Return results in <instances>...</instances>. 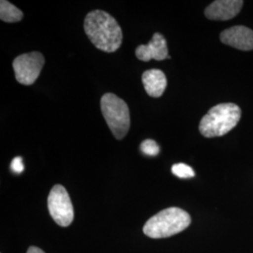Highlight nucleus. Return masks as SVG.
Instances as JSON below:
<instances>
[{
  "instance_id": "1",
  "label": "nucleus",
  "mask_w": 253,
  "mask_h": 253,
  "mask_svg": "<svg viewBox=\"0 0 253 253\" xmlns=\"http://www.w3.org/2000/svg\"><path fill=\"white\" fill-rule=\"evenodd\" d=\"M84 28L92 44L100 51L114 53L121 46L122 29L117 20L104 10L90 11L85 16Z\"/></svg>"
},
{
  "instance_id": "3",
  "label": "nucleus",
  "mask_w": 253,
  "mask_h": 253,
  "mask_svg": "<svg viewBox=\"0 0 253 253\" xmlns=\"http://www.w3.org/2000/svg\"><path fill=\"white\" fill-rule=\"evenodd\" d=\"M191 217L178 208H169L150 217L144 226V233L150 238H165L181 233L190 226Z\"/></svg>"
},
{
  "instance_id": "9",
  "label": "nucleus",
  "mask_w": 253,
  "mask_h": 253,
  "mask_svg": "<svg viewBox=\"0 0 253 253\" xmlns=\"http://www.w3.org/2000/svg\"><path fill=\"white\" fill-rule=\"evenodd\" d=\"M243 4L242 0H216L205 9V15L214 21L230 20L240 12Z\"/></svg>"
},
{
  "instance_id": "5",
  "label": "nucleus",
  "mask_w": 253,
  "mask_h": 253,
  "mask_svg": "<svg viewBox=\"0 0 253 253\" xmlns=\"http://www.w3.org/2000/svg\"><path fill=\"white\" fill-rule=\"evenodd\" d=\"M48 209L51 217L59 226L68 227L74 217L72 200L61 185H54L48 196Z\"/></svg>"
},
{
  "instance_id": "2",
  "label": "nucleus",
  "mask_w": 253,
  "mask_h": 253,
  "mask_svg": "<svg viewBox=\"0 0 253 253\" xmlns=\"http://www.w3.org/2000/svg\"><path fill=\"white\" fill-rule=\"evenodd\" d=\"M240 118L241 110L235 103L217 104L202 118L199 124L200 132L207 138L225 135L237 125Z\"/></svg>"
},
{
  "instance_id": "14",
  "label": "nucleus",
  "mask_w": 253,
  "mask_h": 253,
  "mask_svg": "<svg viewBox=\"0 0 253 253\" xmlns=\"http://www.w3.org/2000/svg\"><path fill=\"white\" fill-rule=\"evenodd\" d=\"M10 168L11 171L15 173H21L24 171V163H23V159L21 157H16L12 160L10 163Z\"/></svg>"
},
{
  "instance_id": "13",
  "label": "nucleus",
  "mask_w": 253,
  "mask_h": 253,
  "mask_svg": "<svg viewBox=\"0 0 253 253\" xmlns=\"http://www.w3.org/2000/svg\"><path fill=\"white\" fill-rule=\"evenodd\" d=\"M140 149L145 155L152 156V157L157 156L161 151V148H160L159 145L151 139L145 140L140 145Z\"/></svg>"
},
{
  "instance_id": "11",
  "label": "nucleus",
  "mask_w": 253,
  "mask_h": 253,
  "mask_svg": "<svg viewBox=\"0 0 253 253\" xmlns=\"http://www.w3.org/2000/svg\"><path fill=\"white\" fill-rule=\"evenodd\" d=\"M23 12L7 0L0 1V19L6 23H16L23 19Z\"/></svg>"
},
{
  "instance_id": "7",
  "label": "nucleus",
  "mask_w": 253,
  "mask_h": 253,
  "mask_svg": "<svg viewBox=\"0 0 253 253\" xmlns=\"http://www.w3.org/2000/svg\"><path fill=\"white\" fill-rule=\"evenodd\" d=\"M222 43L242 51L253 50V31L244 26H235L220 33Z\"/></svg>"
},
{
  "instance_id": "15",
  "label": "nucleus",
  "mask_w": 253,
  "mask_h": 253,
  "mask_svg": "<svg viewBox=\"0 0 253 253\" xmlns=\"http://www.w3.org/2000/svg\"><path fill=\"white\" fill-rule=\"evenodd\" d=\"M27 253H45L43 251H42L41 249H39V248H37V247H30L29 249H28V251H27Z\"/></svg>"
},
{
  "instance_id": "12",
  "label": "nucleus",
  "mask_w": 253,
  "mask_h": 253,
  "mask_svg": "<svg viewBox=\"0 0 253 253\" xmlns=\"http://www.w3.org/2000/svg\"><path fill=\"white\" fill-rule=\"evenodd\" d=\"M172 172L179 178H190L195 175L193 169L185 163H176L172 167Z\"/></svg>"
},
{
  "instance_id": "8",
  "label": "nucleus",
  "mask_w": 253,
  "mask_h": 253,
  "mask_svg": "<svg viewBox=\"0 0 253 253\" xmlns=\"http://www.w3.org/2000/svg\"><path fill=\"white\" fill-rule=\"evenodd\" d=\"M135 54L139 60L145 62H148L151 59L161 61L166 58H170L168 55L166 40L160 33H155L147 44L138 46L136 48Z\"/></svg>"
},
{
  "instance_id": "10",
  "label": "nucleus",
  "mask_w": 253,
  "mask_h": 253,
  "mask_svg": "<svg viewBox=\"0 0 253 253\" xmlns=\"http://www.w3.org/2000/svg\"><path fill=\"white\" fill-rule=\"evenodd\" d=\"M142 82L146 93L153 98L163 96L167 86V79L161 70H148L143 73Z\"/></svg>"
},
{
  "instance_id": "4",
  "label": "nucleus",
  "mask_w": 253,
  "mask_h": 253,
  "mask_svg": "<svg viewBox=\"0 0 253 253\" xmlns=\"http://www.w3.org/2000/svg\"><path fill=\"white\" fill-rule=\"evenodd\" d=\"M100 109L113 135L118 140L123 139L130 126L129 110L126 102L113 93H106L100 99Z\"/></svg>"
},
{
  "instance_id": "6",
  "label": "nucleus",
  "mask_w": 253,
  "mask_h": 253,
  "mask_svg": "<svg viewBox=\"0 0 253 253\" xmlns=\"http://www.w3.org/2000/svg\"><path fill=\"white\" fill-rule=\"evenodd\" d=\"M44 63V56L40 52L19 55L12 63L16 81L24 85L33 84L40 76Z\"/></svg>"
}]
</instances>
